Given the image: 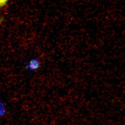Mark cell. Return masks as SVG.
Returning <instances> with one entry per match:
<instances>
[{"label":"cell","mask_w":125,"mask_h":125,"mask_svg":"<svg viewBox=\"0 0 125 125\" xmlns=\"http://www.w3.org/2000/svg\"><path fill=\"white\" fill-rule=\"evenodd\" d=\"M41 62L38 58H34L31 59L27 65V68L31 72L37 71L41 66Z\"/></svg>","instance_id":"obj_1"},{"label":"cell","mask_w":125,"mask_h":125,"mask_svg":"<svg viewBox=\"0 0 125 125\" xmlns=\"http://www.w3.org/2000/svg\"><path fill=\"white\" fill-rule=\"evenodd\" d=\"M9 0H0V7L5 6Z\"/></svg>","instance_id":"obj_2"}]
</instances>
